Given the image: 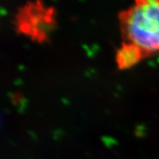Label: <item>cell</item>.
<instances>
[{
	"label": "cell",
	"instance_id": "obj_1",
	"mask_svg": "<svg viewBox=\"0 0 159 159\" xmlns=\"http://www.w3.org/2000/svg\"><path fill=\"white\" fill-rule=\"evenodd\" d=\"M125 38L144 54L159 51V1H136L119 16Z\"/></svg>",
	"mask_w": 159,
	"mask_h": 159
},
{
	"label": "cell",
	"instance_id": "obj_2",
	"mask_svg": "<svg viewBox=\"0 0 159 159\" xmlns=\"http://www.w3.org/2000/svg\"><path fill=\"white\" fill-rule=\"evenodd\" d=\"M51 12L45 11L41 7L33 6L25 7L23 12L19 16L20 30L24 33L34 34L37 32V37L40 38V32H42L45 36L47 28H50L52 22Z\"/></svg>",
	"mask_w": 159,
	"mask_h": 159
},
{
	"label": "cell",
	"instance_id": "obj_3",
	"mask_svg": "<svg viewBox=\"0 0 159 159\" xmlns=\"http://www.w3.org/2000/svg\"><path fill=\"white\" fill-rule=\"evenodd\" d=\"M144 53L132 42H124L116 53V63L119 69H128L139 63Z\"/></svg>",
	"mask_w": 159,
	"mask_h": 159
}]
</instances>
